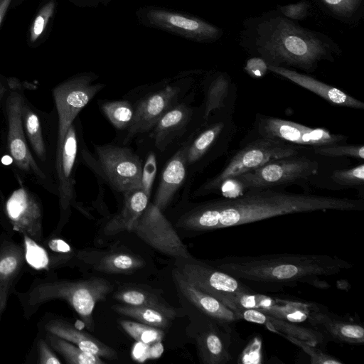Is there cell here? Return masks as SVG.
<instances>
[{
  "label": "cell",
  "mask_w": 364,
  "mask_h": 364,
  "mask_svg": "<svg viewBox=\"0 0 364 364\" xmlns=\"http://www.w3.org/2000/svg\"><path fill=\"white\" fill-rule=\"evenodd\" d=\"M363 208L364 201L360 199L256 188L234 197L200 204L183 214L176 225L186 230L201 232L288 214Z\"/></svg>",
  "instance_id": "obj_1"
},
{
  "label": "cell",
  "mask_w": 364,
  "mask_h": 364,
  "mask_svg": "<svg viewBox=\"0 0 364 364\" xmlns=\"http://www.w3.org/2000/svg\"><path fill=\"white\" fill-rule=\"evenodd\" d=\"M240 44L268 65L292 67L307 73L314 71L321 61L334 62L341 53L328 36L301 26L277 9L245 19Z\"/></svg>",
  "instance_id": "obj_2"
},
{
  "label": "cell",
  "mask_w": 364,
  "mask_h": 364,
  "mask_svg": "<svg viewBox=\"0 0 364 364\" xmlns=\"http://www.w3.org/2000/svg\"><path fill=\"white\" fill-rule=\"evenodd\" d=\"M209 263L257 293L275 292L299 284L328 288L326 277L352 267L336 256L315 254L233 255Z\"/></svg>",
  "instance_id": "obj_3"
},
{
  "label": "cell",
  "mask_w": 364,
  "mask_h": 364,
  "mask_svg": "<svg viewBox=\"0 0 364 364\" xmlns=\"http://www.w3.org/2000/svg\"><path fill=\"white\" fill-rule=\"evenodd\" d=\"M114 289L108 280L91 277L84 280H58L33 284L21 296L26 314L34 312L42 304L53 299H62L77 314L85 326L94 328L93 311L97 302L106 299Z\"/></svg>",
  "instance_id": "obj_4"
},
{
  "label": "cell",
  "mask_w": 364,
  "mask_h": 364,
  "mask_svg": "<svg viewBox=\"0 0 364 364\" xmlns=\"http://www.w3.org/2000/svg\"><path fill=\"white\" fill-rule=\"evenodd\" d=\"M299 154V147L296 144L261 137L235 153L224 168L202 186V191L204 193L216 191L235 177L255 169L269 161L296 156Z\"/></svg>",
  "instance_id": "obj_5"
},
{
  "label": "cell",
  "mask_w": 364,
  "mask_h": 364,
  "mask_svg": "<svg viewBox=\"0 0 364 364\" xmlns=\"http://www.w3.org/2000/svg\"><path fill=\"white\" fill-rule=\"evenodd\" d=\"M318 170L317 161L296 155L269 161L228 182H234L238 189L245 191L256 188H272L314 176Z\"/></svg>",
  "instance_id": "obj_6"
},
{
  "label": "cell",
  "mask_w": 364,
  "mask_h": 364,
  "mask_svg": "<svg viewBox=\"0 0 364 364\" xmlns=\"http://www.w3.org/2000/svg\"><path fill=\"white\" fill-rule=\"evenodd\" d=\"M188 332L196 344L203 364H226L235 356V329L226 328L214 320L192 311Z\"/></svg>",
  "instance_id": "obj_7"
},
{
  "label": "cell",
  "mask_w": 364,
  "mask_h": 364,
  "mask_svg": "<svg viewBox=\"0 0 364 364\" xmlns=\"http://www.w3.org/2000/svg\"><path fill=\"white\" fill-rule=\"evenodd\" d=\"M176 268L193 286L229 308L236 296L255 292L230 274L193 256L188 259H176Z\"/></svg>",
  "instance_id": "obj_8"
},
{
  "label": "cell",
  "mask_w": 364,
  "mask_h": 364,
  "mask_svg": "<svg viewBox=\"0 0 364 364\" xmlns=\"http://www.w3.org/2000/svg\"><path fill=\"white\" fill-rule=\"evenodd\" d=\"M93 74H82L58 85L53 95L58 116L57 150L63 144L69 127L78 113L105 85L94 83Z\"/></svg>",
  "instance_id": "obj_9"
},
{
  "label": "cell",
  "mask_w": 364,
  "mask_h": 364,
  "mask_svg": "<svg viewBox=\"0 0 364 364\" xmlns=\"http://www.w3.org/2000/svg\"><path fill=\"white\" fill-rule=\"evenodd\" d=\"M23 91L11 86L6 98L7 122V149L14 167L25 176L38 181L47 179L46 173L31 154L26 141L22 122Z\"/></svg>",
  "instance_id": "obj_10"
},
{
  "label": "cell",
  "mask_w": 364,
  "mask_h": 364,
  "mask_svg": "<svg viewBox=\"0 0 364 364\" xmlns=\"http://www.w3.org/2000/svg\"><path fill=\"white\" fill-rule=\"evenodd\" d=\"M130 231L164 255L176 259L192 257L171 223L153 203H148Z\"/></svg>",
  "instance_id": "obj_11"
},
{
  "label": "cell",
  "mask_w": 364,
  "mask_h": 364,
  "mask_svg": "<svg viewBox=\"0 0 364 364\" xmlns=\"http://www.w3.org/2000/svg\"><path fill=\"white\" fill-rule=\"evenodd\" d=\"M136 15L143 23L199 42L218 40L222 30L198 17L158 7L140 9Z\"/></svg>",
  "instance_id": "obj_12"
},
{
  "label": "cell",
  "mask_w": 364,
  "mask_h": 364,
  "mask_svg": "<svg viewBox=\"0 0 364 364\" xmlns=\"http://www.w3.org/2000/svg\"><path fill=\"white\" fill-rule=\"evenodd\" d=\"M101 168L110 185L123 193L141 188L142 161L131 149L113 144L96 146Z\"/></svg>",
  "instance_id": "obj_13"
},
{
  "label": "cell",
  "mask_w": 364,
  "mask_h": 364,
  "mask_svg": "<svg viewBox=\"0 0 364 364\" xmlns=\"http://www.w3.org/2000/svg\"><path fill=\"white\" fill-rule=\"evenodd\" d=\"M257 131L261 137L281 140L296 145L321 146L346 141L348 137L323 128H312L274 117L260 115Z\"/></svg>",
  "instance_id": "obj_14"
},
{
  "label": "cell",
  "mask_w": 364,
  "mask_h": 364,
  "mask_svg": "<svg viewBox=\"0 0 364 364\" xmlns=\"http://www.w3.org/2000/svg\"><path fill=\"white\" fill-rule=\"evenodd\" d=\"M316 304L281 299L264 293L251 292L233 298L230 309L237 313L240 309H255L269 316L293 322H301Z\"/></svg>",
  "instance_id": "obj_15"
},
{
  "label": "cell",
  "mask_w": 364,
  "mask_h": 364,
  "mask_svg": "<svg viewBox=\"0 0 364 364\" xmlns=\"http://www.w3.org/2000/svg\"><path fill=\"white\" fill-rule=\"evenodd\" d=\"M14 230L36 242L42 239V209L38 198L25 187L16 189L5 204Z\"/></svg>",
  "instance_id": "obj_16"
},
{
  "label": "cell",
  "mask_w": 364,
  "mask_h": 364,
  "mask_svg": "<svg viewBox=\"0 0 364 364\" xmlns=\"http://www.w3.org/2000/svg\"><path fill=\"white\" fill-rule=\"evenodd\" d=\"M173 280L179 294L193 311L205 316L220 325L235 329L240 316L215 297L199 290L188 282L176 269L172 271Z\"/></svg>",
  "instance_id": "obj_17"
},
{
  "label": "cell",
  "mask_w": 364,
  "mask_h": 364,
  "mask_svg": "<svg viewBox=\"0 0 364 364\" xmlns=\"http://www.w3.org/2000/svg\"><path fill=\"white\" fill-rule=\"evenodd\" d=\"M179 90L176 86L168 85L139 101L124 144L134 136L152 129L159 119L175 106Z\"/></svg>",
  "instance_id": "obj_18"
},
{
  "label": "cell",
  "mask_w": 364,
  "mask_h": 364,
  "mask_svg": "<svg viewBox=\"0 0 364 364\" xmlns=\"http://www.w3.org/2000/svg\"><path fill=\"white\" fill-rule=\"evenodd\" d=\"M306 321L320 331L326 341L349 345L364 343V328L360 324L321 309L318 304L310 310Z\"/></svg>",
  "instance_id": "obj_19"
},
{
  "label": "cell",
  "mask_w": 364,
  "mask_h": 364,
  "mask_svg": "<svg viewBox=\"0 0 364 364\" xmlns=\"http://www.w3.org/2000/svg\"><path fill=\"white\" fill-rule=\"evenodd\" d=\"M77 257L88 268L106 274H129L145 264L139 255L124 250L87 249L78 251Z\"/></svg>",
  "instance_id": "obj_20"
},
{
  "label": "cell",
  "mask_w": 364,
  "mask_h": 364,
  "mask_svg": "<svg viewBox=\"0 0 364 364\" xmlns=\"http://www.w3.org/2000/svg\"><path fill=\"white\" fill-rule=\"evenodd\" d=\"M77 152V139L73 124L69 127L61 148L56 151V170L62 211L67 210L74 198L73 170Z\"/></svg>",
  "instance_id": "obj_21"
},
{
  "label": "cell",
  "mask_w": 364,
  "mask_h": 364,
  "mask_svg": "<svg viewBox=\"0 0 364 364\" xmlns=\"http://www.w3.org/2000/svg\"><path fill=\"white\" fill-rule=\"evenodd\" d=\"M237 314L241 320L263 325L278 335L293 336L316 346H323L327 341L323 335L313 327L276 318L255 309H240Z\"/></svg>",
  "instance_id": "obj_22"
},
{
  "label": "cell",
  "mask_w": 364,
  "mask_h": 364,
  "mask_svg": "<svg viewBox=\"0 0 364 364\" xmlns=\"http://www.w3.org/2000/svg\"><path fill=\"white\" fill-rule=\"evenodd\" d=\"M268 70L314 92L331 104L353 109H364L363 102L351 97L337 87L321 82L311 76L281 66L268 65Z\"/></svg>",
  "instance_id": "obj_23"
},
{
  "label": "cell",
  "mask_w": 364,
  "mask_h": 364,
  "mask_svg": "<svg viewBox=\"0 0 364 364\" xmlns=\"http://www.w3.org/2000/svg\"><path fill=\"white\" fill-rule=\"evenodd\" d=\"M45 328L47 332L68 341L85 352L108 360L118 358L117 353L112 347L77 329L66 321L53 319L46 323Z\"/></svg>",
  "instance_id": "obj_24"
},
{
  "label": "cell",
  "mask_w": 364,
  "mask_h": 364,
  "mask_svg": "<svg viewBox=\"0 0 364 364\" xmlns=\"http://www.w3.org/2000/svg\"><path fill=\"white\" fill-rule=\"evenodd\" d=\"M186 150L187 147L178 150L163 171L153 203L161 211L169 204L185 179L187 165Z\"/></svg>",
  "instance_id": "obj_25"
},
{
  "label": "cell",
  "mask_w": 364,
  "mask_h": 364,
  "mask_svg": "<svg viewBox=\"0 0 364 364\" xmlns=\"http://www.w3.org/2000/svg\"><path fill=\"white\" fill-rule=\"evenodd\" d=\"M25 259L22 247L10 240L0 245V320L9 293L20 273Z\"/></svg>",
  "instance_id": "obj_26"
},
{
  "label": "cell",
  "mask_w": 364,
  "mask_h": 364,
  "mask_svg": "<svg viewBox=\"0 0 364 364\" xmlns=\"http://www.w3.org/2000/svg\"><path fill=\"white\" fill-rule=\"evenodd\" d=\"M124 203L119 213L105 225L104 233L108 236L130 231L134 223L149 203V196L141 188L124 193Z\"/></svg>",
  "instance_id": "obj_27"
},
{
  "label": "cell",
  "mask_w": 364,
  "mask_h": 364,
  "mask_svg": "<svg viewBox=\"0 0 364 364\" xmlns=\"http://www.w3.org/2000/svg\"><path fill=\"white\" fill-rule=\"evenodd\" d=\"M192 115V110L186 105H175L168 110L153 128L151 136L155 146L163 151L173 139L185 129Z\"/></svg>",
  "instance_id": "obj_28"
},
{
  "label": "cell",
  "mask_w": 364,
  "mask_h": 364,
  "mask_svg": "<svg viewBox=\"0 0 364 364\" xmlns=\"http://www.w3.org/2000/svg\"><path fill=\"white\" fill-rule=\"evenodd\" d=\"M114 298L124 304L153 308L162 312L171 320L178 314L176 309L161 296L137 286L119 289L114 294Z\"/></svg>",
  "instance_id": "obj_29"
},
{
  "label": "cell",
  "mask_w": 364,
  "mask_h": 364,
  "mask_svg": "<svg viewBox=\"0 0 364 364\" xmlns=\"http://www.w3.org/2000/svg\"><path fill=\"white\" fill-rule=\"evenodd\" d=\"M21 115L26 139L38 159L45 163L47 159V149L41 121L36 112L26 100L23 104Z\"/></svg>",
  "instance_id": "obj_30"
},
{
  "label": "cell",
  "mask_w": 364,
  "mask_h": 364,
  "mask_svg": "<svg viewBox=\"0 0 364 364\" xmlns=\"http://www.w3.org/2000/svg\"><path fill=\"white\" fill-rule=\"evenodd\" d=\"M232 92L230 76L226 73H217L207 89L203 118L207 120L213 112L224 108L229 94Z\"/></svg>",
  "instance_id": "obj_31"
},
{
  "label": "cell",
  "mask_w": 364,
  "mask_h": 364,
  "mask_svg": "<svg viewBox=\"0 0 364 364\" xmlns=\"http://www.w3.org/2000/svg\"><path fill=\"white\" fill-rule=\"evenodd\" d=\"M328 16L345 23H354L363 14L364 0H314Z\"/></svg>",
  "instance_id": "obj_32"
},
{
  "label": "cell",
  "mask_w": 364,
  "mask_h": 364,
  "mask_svg": "<svg viewBox=\"0 0 364 364\" xmlns=\"http://www.w3.org/2000/svg\"><path fill=\"white\" fill-rule=\"evenodd\" d=\"M46 341L70 364H104L101 357L83 351L68 341L47 332Z\"/></svg>",
  "instance_id": "obj_33"
},
{
  "label": "cell",
  "mask_w": 364,
  "mask_h": 364,
  "mask_svg": "<svg viewBox=\"0 0 364 364\" xmlns=\"http://www.w3.org/2000/svg\"><path fill=\"white\" fill-rule=\"evenodd\" d=\"M112 309L120 315L158 328L164 329L171 324L170 318L153 308L122 304L112 306Z\"/></svg>",
  "instance_id": "obj_34"
},
{
  "label": "cell",
  "mask_w": 364,
  "mask_h": 364,
  "mask_svg": "<svg viewBox=\"0 0 364 364\" xmlns=\"http://www.w3.org/2000/svg\"><path fill=\"white\" fill-rule=\"evenodd\" d=\"M101 108L117 129H122L129 127L133 120L134 108L127 100L107 102L102 105Z\"/></svg>",
  "instance_id": "obj_35"
},
{
  "label": "cell",
  "mask_w": 364,
  "mask_h": 364,
  "mask_svg": "<svg viewBox=\"0 0 364 364\" xmlns=\"http://www.w3.org/2000/svg\"><path fill=\"white\" fill-rule=\"evenodd\" d=\"M119 324L132 338L144 344L159 343L164 336L162 329L138 321L122 320Z\"/></svg>",
  "instance_id": "obj_36"
},
{
  "label": "cell",
  "mask_w": 364,
  "mask_h": 364,
  "mask_svg": "<svg viewBox=\"0 0 364 364\" xmlns=\"http://www.w3.org/2000/svg\"><path fill=\"white\" fill-rule=\"evenodd\" d=\"M315 154L330 157L347 156L358 159H364V146L363 144H339L316 146L314 149Z\"/></svg>",
  "instance_id": "obj_37"
},
{
  "label": "cell",
  "mask_w": 364,
  "mask_h": 364,
  "mask_svg": "<svg viewBox=\"0 0 364 364\" xmlns=\"http://www.w3.org/2000/svg\"><path fill=\"white\" fill-rule=\"evenodd\" d=\"M23 239L24 256L28 264L36 269L47 268L49 257L45 249L26 235H23Z\"/></svg>",
  "instance_id": "obj_38"
},
{
  "label": "cell",
  "mask_w": 364,
  "mask_h": 364,
  "mask_svg": "<svg viewBox=\"0 0 364 364\" xmlns=\"http://www.w3.org/2000/svg\"><path fill=\"white\" fill-rule=\"evenodd\" d=\"M291 343L297 346L308 354L311 363L314 364H341L343 362L338 358L323 352L318 346L309 344L304 341L287 335H279Z\"/></svg>",
  "instance_id": "obj_39"
},
{
  "label": "cell",
  "mask_w": 364,
  "mask_h": 364,
  "mask_svg": "<svg viewBox=\"0 0 364 364\" xmlns=\"http://www.w3.org/2000/svg\"><path fill=\"white\" fill-rule=\"evenodd\" d=\"M331 178L336 183L343 186L362 185L364 182V164H360L347 169L335 170L332 173Z\"/></svg>",
  "instance_id": "obj_40"
},
{
  "label": "cell",
  "mask_w": 364,
  "mask_h": 364,
  "mask_svg": "<svg viewBox=\"0 0 364 364\" xmlns=\"http://www.w3.org/2000/svg\"><path fill=\"white\" fill-rule=\"evenodd\" d=\"M55 8L53 0L46 2L36 16L30 29V40L35 42L43 33Z\"/></svg>",
  "instance_id": "obj_41"
},
{
  "label": "cell",
  "mask_w": 364,
  "mask_h": 364,
  "mask_svg": "<svg viewBox=\"0 0 364 364\" xmlns=\"http://www.w3.org/2000/svg\"><path fill=\"white\" fill-rule=\"evenodd\" d=\"M310 6L309 1L301 0L295 4L278 5L276 9L289 19L299 21L307 16Z\"/></svg>",
  "instance_id": "obj_42"
},
{
  "label": "cell",
  "mask_w": 364,
  "mask_h": 364,
  "mask_svg": "<svg viewBox=\"0 0 364 364\" xmlns=\"http://www.w3.org/2000/svg\"><path fill=\"white\" fill-rule=\"evenodd\" d=\"M156 160L155 155L150 153L142 168L141 188L150 196L154 181L156 173Z\"/></svg>",
  "instance_id": "obj_43"
},
{
  "label": "cell",
  "mask_w": 364,
  "mask_h": 364,
  "mask_svg": "<svg viewBox=\"0 0 364 364\" xmlns=\"http://www.w3.org/2000/svg\"><path fill=\"white\" fill-rule=\"evenodd\" d=\"M38 353V363L41 364H60L61 361L51 350L46 341L40 339L37 343Z\"/></svg>",
  "instance_id": "obj_44"
},
{
  "label": "cell",
  "mask_w": 364,
  "mask_h": 364,
  "mask_svg": "<svg viewBox=\"0 0 364 364\" xmlns=\"http://www.w3.org/2000/svg\"><path fill=\"white\" fill-rule=\"evenodd\" d=\"M245 70L252 77H261L268 70V65L263 59L252 57L247 61Z\"/></svg>",
  "instance_id": "obj_45"
},
{
  "label": "cell",
  "mask_w": 364,
  "mask_h": 364,
  "mask_svg": "<svg viewBox=\"0 0 364 364\" xmlns=\"http://www.w3.org/2000/svg\"><path fill=\"white\" fill-rule=\"evenodd\" d=\"M48 247L54 252L60 253H69L72 252L71 247L61 239H52L48 242Z\"/></svg>",
  "instance_id": "obj_46"
},
{
  "label": "cell",
  "mask_w": 364,
  "mask_h": 364,
  "mask_svg": "<svg viewBox=\"0 0 364 364\" xmlns=\"http://www.w3.org/2000/svg\"><path fill=\"white\" fill-rule=\"evenodd\" d=\"M12 0H0V26Z\"/></svg>",
  "instance_id": "obj_47"
},
{
  "label": "cell",
  "mask_w": 364,
  "mask_h": 364,
  "mask_svg": "<svg viewBox=\"0 0 364 364\" xmlns=\"http://www.w3.org/2000/svg\"><path fill=\"white\" fill-rule=\"evenodd\" d=\"M7 87L0 82V100H1L4 95L7 92Z\"/></svg>",
  "instance_id": "obj_48"
},
{
  "label": "cell",
  "mask_w": 364,
  "mask_h": 364,
  "mask_svg": "<svg viewBox=\"0 0 364 364\" xmlns=\"http://www.w3.org/2000/svg\"><path fill=\"white\" fill-rule=\"evenodd\" d=\"M83 1L90 3L91 5H95L96 4L100 3L101 1H104V0H83Z\"/></svg>",
  "instance_id": "obj_49"
}]
</instances>
